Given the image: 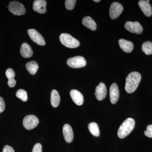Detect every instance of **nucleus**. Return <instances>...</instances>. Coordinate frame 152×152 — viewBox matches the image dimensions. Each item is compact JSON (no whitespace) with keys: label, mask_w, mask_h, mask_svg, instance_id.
Here are the masks:
<instances>
[{"label":"nucleus","mask_w":152,"mask_h":152,"mask_svg":"<svg viewBox=\"0 0 152 152\" xmlns=\"http://www.w3.org/2000/svg\"><path fill=\"white\" fill-rule=\"evenodd\" d=\"M141 80V75L138 72L130 73L126 78L125 88L129 94L134 92L138 86Z\"/></svg>","instance_id":"obj_1"},{"label":"nucleus","mask_w":152,"mask_h":152,"mask_svg":"<svg viewBox=\"0 0 152 152\" xmlns=\"http://www.w3.org/2000/svg\"><path fill=\"white\" fill-rule=\"evenodd\" d=\"M135 125V122L134 120L132 118H128L125 120L118 130V137L120 138H124L133 131Z\"/></svg>","instance_id":"obj_2"},{"label":"nucleus","mask_w":152,"mask_h":152,"mask_svg":"<svg viewBox=\"0 0 152 152\" xmlns=\"http://www.w3.org/2000/svg\"><path fill=\"white\" fill-rule=\"evenodd\" d=\"M60 40L64 46L69 48H77L80 45L77 39L68 34H62L60 36Z\"/></svg>","instance_id":"obj_3"},{"label":"nucleus","mask_w":152,"mask_h":152,"mask_svg":"<svg viewBox=\"0 0 152 152\" xmlns=\"http://www.w3.org/2000/svg\"><path fill=\"white\" fill-rule=\"evenodd\" d=\"M8 8L10 12L15 15H21L26 12L23 5L16 1H11L9 4Z\"/></svg>","instance_id":"obj_4"},{"label":"nucleus","mask_w":152,"mask_h":152,"mask_svg":"<svg viewBox=\"0 0 152 152\" xmlns=\"http://www.w3.org/2000/svg\"><path fill=\"white\" fill-rule=\"evenodd\" d=\"M67 64L71 68H81L86 66V61L84 57L78 56L68 59Z\"/></svg>","instance_id":"obj_5"},{"label":"nucleus","mask_w":152,"mask_h":152,"mask_svg":"<svg viewBox=\"0 0 152 152\" xmlns=\"http://www.w3.org/2000/svg\"><path fill=\"white\" fill-rule=\"evenodd\" d=\"M39 123V120L34 115H28L25 117L23 120V125L25 129L31 130L36 128Z\"/></svg>","instance_id":"obj_6"},{"label":"nucleus","mask_w":152,"mask_h":152,"mask_svg":"<svg viewBox=\"0 0 152 152\" xmlns=\"http://www.w3.org/2000/svg\"><path fill=\"white\" fill-rule=\"evenodd\" d=\"M124 8L120 3L115 2L112 3L110 8V16L111 18L115 20L118 18L122 13Z\"/></svg>","instance_id":"obj_7"},{"label":"nucleus","mask_w":152,"mask_h":152,"mask_svg":"<svg viewBox=\"0 0 152 152\" xmlns=\"http://www.w3.org/2000/svg\"><path fill=\"white\" fill-rule=\"evenodd\" d=\"M28 34L33 42L39 45L44 46L45 45V41L44 38L37 30L31 29L28 30Z\"/></svg>","instance_id":"obj_8"},{"label":"nucleus","mask_w":152,"mask_h":152,"mask_svg":"<svg viewBox=\"0 0 152 152\" xmlns=\"http://www.w3.org/2000/svg\"><path fill=\"white\" fill-rule=\"evenodd\" d=\"M125 28L132 33L140 34L143 31V28L140 24L138 22H126L124 26Z\"/></svg>","instance_id":"obj_9"},{"label":"nucleus","mask_w":152,"mask_h":152,"mask_svg":"<svg viewBox=\"0 0 152 152\" xmlns=\"http://www.w3.org/2000/svg\"><path fill=\"white\" fill-rule=\"evenodd\" d=\"M107 94V88L105 85L103 83H100L96 88L95 95L99 101L103 100L105 98Z\"/></svg>","instance_id":"obj_10"},{"label":"nucleus","mask_w":152,"mask_h":152,"mask_svg":"<svg viewBox=\"0 0 152 152\" xmlns=\"http://www.w3.org/2000/svg\"><path fill=\"white\" fill-rule=\"evenodd\" d=\"M110 99L113 104L116 103L119 97V91L118 85L114 83L111 86L110 90Z\"/></svg>","instance_id":"obj_11"},{"label":"nucleus","mask_w":152,"mask_h":152,"mask_svg":"<svg viewBox=\"0 0 152 152\" xmlns=\"http://www.w3.org/2000/svg\"><path fill=\"white\" fill-rule=\"evenodd\" d=\"M46 6L45 0H36L33 3V10L39 13L44 14L46 12Z\"/></svg>","instance_id":"obj_12"},{"label":"nucleus","mask_w":152,"mask_h":152,"mask_svg":"<svg viewBox=\"0 0 152 152\" xmlns=\"http://www.w3.org/2000/svg\"><path fill=\"white\" fill-rule=\"evenodd\" d=\"M149 1L141 0L139 1V7L146 16L151 17L152 15V7L149 3Z\"/></svg>","instance_id":"obj_13"},{"label":"nucleus","mask_w":152,"mask_h":152,"mask_svg":"<svg viewBox=\"0 0 152 152\" xmlns=\"http://www.w3.org/2000/svg\"><path fill=\"white\" fill-rule=\"evenodd\" d=\"M63 135L67 142L71 143L74 138V133L72 127L68 124H66L63 128Z\"/></svg>","instance_id":"obj_14"},{"label":"nucleus","mask_w":152,"mask_h":152,"mask_svg":"<svg viewBox=\"0 0 152 152\" xmlns=\"http://www.w3.org/2000/svg\"><path fill=\"white\" fill-rule=\"evenodd\" d=\"M70 94L73 101L76 104L81 106L83 103V96L81 93L77 90H71Z\"/></svg>","instance_id":"obj_15"},{"label":"nucleus","mask_w":152,"mask_h":152,"mask_svg":"<svg viewBox=\"0 0 152 152\" xmlns=\"http://www.w3.org/2000/svg\"><path fill=\"white\" fill-rule=\"evenodd\" d=\"M119 44L121 48L125 53H130L134 49V45L130 41L120 39L119 40Z\"/></svg>","instance_id":"obj_16"},{"label":"nucleus","mask_w":152,"mask_h":152,"mask_svg":"<svg viewBox=\"0 0 152 152\" xmlns=\"http://www.w3.org/2000/svg\"><path fill=\"white\" fill-rule=\"evenodd\" d=\"M20 52L22 56L25 58H30L32 56L34 53L31 47L27 43L22 44Z\"/></svg>","instance_id":"obj_17"},{"label":"nucleus","mask_w":152,"mask_h":152,"mask_svg":"<svg viewBox=\"0 0 152 152\" xmlns=\"http://www.w3.org/2000/svg\"><path fill=\"white\" fill-rule=\"evenodd\" d=\"M82 23L85 26L91 31H96V29L97 25L96 22L90 17L87 16L84 18Z\"/></svg>","instance_id":"obj_18"},{"label":"nucleus","mask_w":152,"mask_h":152,"mask_svg":"<svg viewBox=\"0 0 152 152\" xmlns=\"http://www.w3.org/2000/svg\"><path fill=\"white\" fill-rule=\"evenodd\" d=\"M6 75L7 76V78L8 79V84L9 86L11 88H13L16 84V81L14 79V77L15 76V72L12 69L9 68L6 71Z\"/></svg>","instance_id":"obj_19"},{"label":"nucleus","mask_w":152,"mask_h":152,"mask_svg":"<svg viewBox=\"0 0 152 152\" xmlns=\"http://www.w3.org/2000/svg\"><path fill=\"white\" fill-rule=\"evenodd\" d=\"M60 95L59 93L56 90H53L52 91L51 95V104L54 107H57L59 104L60 102Z\"/></svg>","instance_id":"obj_20"},{"label":"nucleus","mask_w":152,"mask_h":152,"mask_svg":"<svg viewBox=\"0 0 152 152\" xmlns=\"http://www.w3.org/2000/svg\"><path fill=\"white\" fill-rule=\"evenodd\" d=\"M38 65L37 62L31 61L26 64V68L28 72L32 75H34L38 69Z\"/></svg>","instance_id":"obj_21"},{"label":"nucleus","mask_w":152,"mask_h":152,"mask_svg":"<svg viewBox=\"0 0 152 152\" xmlns=\"http://www.w3.org/2000/svg\"><path fill=\"white\" fill-rule=\"evenodd\" d=\"M90 132L95 137H99L100 135V131L99 127L96 123L92 122L90 123L88 126Z\"/></svg>","instance_id":"obj_22"},{"label":"nucleus","mask_w":152,"mask_h":152,"mask_svg":"<svg viewBox=\"0 0 152 152\" xmlns=\"http://www.w3.org/2000/svg\"><path fill=\"white\" fill-rule=\"evenodd\" d=\"M142 50L147 55L152 54V42L150 41L145 42L142 45Z\"/></svg>","instance_id":"obj_23"},{"label":"nucleus","mask_w":152,"mask_h":152,"mask_svg":"<svg viewBox=\"0 0 152 152\" xmlns=\"http://www.w3.org/2000/svg\"><path fill=\"white\" fill-rule=\"evenodd\" d=\"M17 97L21 99L22 101L26 102L28 100L27 93L23 89H19L18 90L16 94Z\"/></svg>","instance_id":"obj_24"},{"label":"nucleus","mask_w":152,"mask_h":152,"mask_svg":"<svg viewBox=\"0 0 152 152\" xmlns=\"http://www.w3.org/2000/svg\"><path fill=\"white\" fill-rule=\"evenodd\" d=\"M77 1L76 0H66L65 1V7L68 10H73Z\"/></svg>","instance_id":"obj_25"},{"label":"nucleus","mask_w":152,"mask_h":152,"mask_svg":"<svg viewBox=\"0 0 152 152\" xmlns=\"http://www.w3.org/2000/svg\"><path fill=\"white\" fill-rule=\"evenodd\" d=\"M145 135L152 138V124L149 125L147 127L146 130L144 132Z\"/></svg>","instance_id":"obj_26"},{"label":"nucleus","mask_w":152,"mask_h":152,"mask_svg":"<svg viewBox=\"0 0 152 152\" xmlns=\"http://www.w3.org/2000/svg\"><path fill=\"white\" fill-rule=\"evenodd\" d=\"M32 152H42V146L40 143L35 144L33 148Z\"/></svg>","instance_id":"obj_27"},{"label":"nucleus","mask_w":152,"mask_h":152,"mask_svg":"<svg viewBox=\"0 0 152 152\" xmlns=\"http://www.w3.org/2000/svg\"><path fill=\"white\" fill-rule=\"evenodd\" d=\"M5 109V103L3 98L0 97V113L4 112Z\"/></svg>","instance_id":"obj_28"},{"label":"nucleus","mask_w":152,"mask_h":152,"mask_svg":"<svg viewBox=\"0 0 152 152\" xmlns=\"http://www.w3.org/2000/svg\"><path fill=\"white\" fill-rule=\"evenodd\" d=\"M3 152H15L14 149L8 145L5 146L3 150Z\"/></svg>","instance_id":"obj_29"},{"label":"nucleus","mask_w":152,"mask_h":152,"mask_svg":"<svg viewBox=\"0 0 152 152\" xmlns=\"http://www.w3.org/2000/svg\"><path fill=\"white\" fill-rule=\"evenodd\" d=\"M94 1L95 2H99L101 1L100 0H94Z\"/></svg>","instance_id":"obj_30"}]
</instances>
